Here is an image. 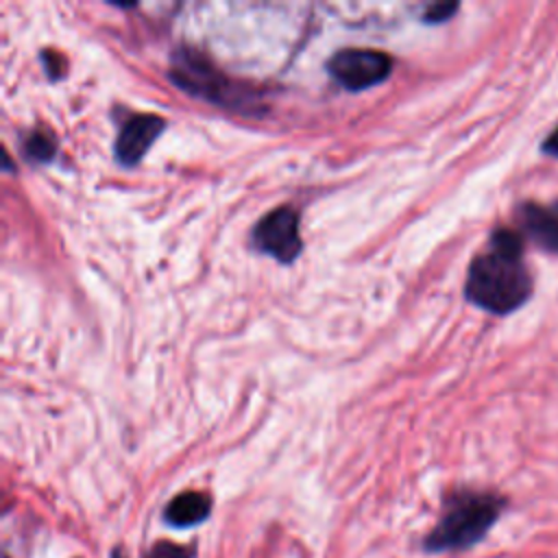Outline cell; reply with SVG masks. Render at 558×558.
Segmentation results:
<instances>
[{
  "mask_svg": "<svg viewBox=\"0 0 558 558\" xmlns=\"http://www.w3.org/2000/svg\"><path fill=\"white\" fill-rule=\"evenodd\" d=\"M543 150H545V153H549V155H554V157H558V129H556V131L545 140Z\"/></svg>",
  "mask_w": 558,
  "mask_h": 558,
  "instance_id": "cell-12",
  "label": "cell"
},
{
  "mask_svg": "<svg viewBox=\"0 0 558 558\" xmlns=\"http://www.w3.org/2000/svg\"><path fill=\"white\" fill-rule=\"evenodd\" d=\"M24 150H26L28 159L48 161V159H52V155H54V142H52V137H50L48 133L35 131V133L26 140Z\"/></svg>",
  "mask_w": 558,
  "mask_h": 558,
  "instance_id": "cell-9",
  "label": "cell"
},
{
  "mask_svg": "<svg viewBox=\"0 0 558 558\" xmlns=\"http://www.w3.org/2000/svg\"><path fill=\"white\" fill-rule=\"evenodd\" d=\"M253 244L281 264H290L301 253L299 214L292 207H277L253 229Z\"/></svg>",
  "mask_w": 558,
  "mask_h": 558,
  "instance_id": "cell-4",
  "label": "cell"
},
{
  "mask_svg": "<svg viewBox=\"0 0 558 558\" xmlns=\"http://www.w3.org/2000/svg\"><path fill=\"white\" fill-rule=\"evenodd\" d=\"M327 68L342 87L357 92L381 83L390 74L392 59L379 50L347 48L336 52Z\"/></svg>",
  "mask_w": 558,
  "mask_h": 558,
  "instance_id": "cell-3",
  "label": "cell"
},
{
  "mask_svg": "<svg viewBox=\"0 0 558 558\" xmlns=\"http://www.w3.org/2000/svg\"><path fill=\"white\" fill-rule=\"evenodd\" d=\"M464 292L471 303L493 314H508L523 305L532 292V279L523 264L521 238L510 229L493 233L488 251L469 268Z\"/></svg>",
  "mask_w": 558,
  "mask_h": 558,
  "instance_id": "cell-1",
  "label": "cell"
},
{
  "mask_svg": "<svg viewBox=\"0 0 558 558\" xmlns=\"http://www.w3.org/2000/svg\"><path fill=\"white\" fill-rule=\"evenodd\" d=\"M499 514V501L490 495H462L456 497L438 525L425 541L429 551L464 549L477 543Z\"/></svg>",
  "mask_w": 558,
  "mask_h": 558,
  "instance_id": "cell-2",
  "label": "cell"
},
{
  "mask_svg": "<svg viewBox=\"0 0 558 558\" xmlns=\"http://www.w3.org/2000/svg\"><path fill=\"white\" fill-rule=\"evenodd\" d=\"M172 81L190 94L220 105L233 102V92H238L235 87H229V81L192 50L172 57Z\"/></svg>",
  "mask_w": 558,
  "mask_h": 558,
  "instance_id": "cell-5",
  "label": "cell"
},
{
  "mask_svg": "<svg viewBox=\"0 0 558 558\" xmlns=\"http://www.w3.org/2000/svg\"><path fill=\"white\" fill-rule=\"evenodd\" d=\"M144 558H190V554L183 547L163 541V543H157L155 547H150Z\"/></svg>",
  "mask_w": 558,
  "mask_h": 558,
  "instance_id": "cell-10",
  "label": "cell"
},
{
  "mask_svg": "<svg viewBox=\"0 0 558 558\" xmlns=\"http://www.w3.org/2000/svg\"><path fill=\"white\" fill-rule=\"evenodd\" d=\"M163 131V120L159 116L140 113L129 118L116 140V157L122 166H135L146 150L153 146L157 135Z\"/></svg>",
  "mask_w": 558,
  "mask_h": 558,
  "instance_id": "cell-6",
  "label": "cell"
},
{
  "mask_svg": "<svg viewBox=\"0 0 558 558\" xmlns=\"http://www.w3.org/2000/svg\"><path fill=\"white\" fill-rule=\"evenodd\" d=\"M458 9V4H451V2H440V4H434L425 11V22H442L447 20L453 11Z\"/></svg>",
  "mask_w": 558,
  "mask_h": 558,
  "instance_id": "cell-11",
  "label": "cell"
},
{
  "mask_svg": "<svg viewBox=\"0 0 558 558\" xmlns=\"http://www.w3.org/2000/svg\"><path fill=\"white\" fill-rule=\"evenodd\" d=\"M519 220L536 244L558 253V216L554 211L527 203L519 209Z\"/></svg>",
  "mask_w": 558,
  "mask_h": 558,
  "instance_id": "cell-7",
  "label": "cell"
},
{
  "mask_svg": "<svg viewBox=\"0 0 558 558\" xmlns=\"http://www.w3.org/2000/svg\"><path fill=\"white\" fill-rule=\"evenodd\" d=\"M211 501L203 493H181L166 506V521L177 527H190L207 519Z\"/></svg>",
  "mask_w": 558,
  "mask_h": 558,
  "instance_id": "cell-8",
  "label": "cell"
}]
</instances>
